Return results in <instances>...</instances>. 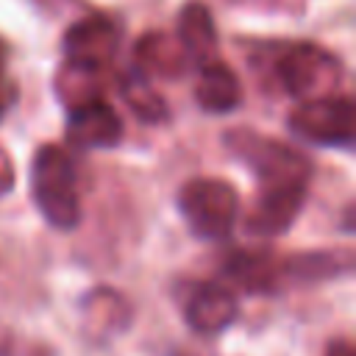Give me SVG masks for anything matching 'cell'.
<instances>
[{"label":"cell","instance_id":"obj_16","mask_svg":"<svg viewBox=\"0 0 356 356\" xmlns=\"http://www.w3.org/2000/svg\"><path fill=\"white\" fill-rule=\"evenodd\" d=\"M14 103H17V83L8 72V47L6 42H0V120Z\"/></svg>","mask_w":356,"mask_h":356},{"label":"cell","instance_id":"obj_2","mask_svg":"<svg viewBox=\"0 0 356 356\" xmlns=\"http://www.w3.org/2000/svg\"><path fill=\"white\" fill-rule=\"evenodd\" d=\"M178 211L186 228L206 242L225 239L239 220V195L228 181L192 178L178 189Z\"/></svg>","mask_w":356,"mask_h":356},{"label":"cell","instance_id":"obj_3","mask_svg":"<svg viewBox=\"0 0 356 356\" xmlns=\"http://www.w3.org/2000/svg\"><path fill=\"white\" fill-rule=\"evenodd\" d=\"M225 147L256 175L261 189L267 186H289V184H309L312 164L298 153L295 147L259 136L256 131H228L225 134Z\"/></svg>","mask_w":356,"mask_h":356},{"label":"cell","instance_id":"obj_17","mask_svg":"<svg viewBox=\"0 0 356 356\" xmlns=\"http://www.w3.org/2000/svg\"><path fill=\"white\" fill-rule=\"evenodd\" d=\"M325 356H356V350H353V345H350L348 337H337V339L328 342Z\"/></svg>","mask_w":356,"mask_h":356},{"label":"cell","instance_id":"obj_12","mask_svg":"<svg viewBox=\"0 0 356 356\" xmlns=\"http://www.w3.org/2000/svg\"><path fill=\"white\" fill-rule=\"evenodd\" d=\"M353 270V253L350 250H309V253H295L289 259H281V273L284 284H317L328 278L348 275Z\"/></svg>","mask_w":356,"mask_h":356},{"label":"cell","instance_id":"obj_1","mask_svg":"<svg viewBox=\"0 0 356 356\" xmlns=\"http://www.w3.org/2000/svg\"><path fill=\"white\" fill-rule=\"evenodd\" d=\"M31 195L39 214L58 231H72L81 222L78 181L72 159L58 145H42L31 161Z\"/></svg>","mask_w":356,"mask_h":356},{"label":"cell","instance_id":"obj_10","mask_svg":"<svg viewBox=\"0 0 356 356\" xmlns=\"http://www.w3.org/2000/svg\"><path fill=\"white\" fill-rule=\"evenodd\" d=\"M222 275H225L231 284H236L239 289L250 292V295L275 292V289L284 284L281 259H275V253H270V250H264V248L231 253L228 261L222 264Z\"/></svg>","mask_w":356,"mask_h":356},{"label":"cell","instance_id":"obj_8","mask_svg":"<svg viewBox=\"0 0 356 356\" xmlns=\"http://www.w3.org/2000/svg\"><path fill=\"white\" fill-rule=\"evenodd\" d=\"M67 142L78 150H92V147H114L122 139V120L100 97H86L78 103H70L67 111Z\"/></svg>","mask_w":356,"mask_h":356},{"label":"cell","instance_id":"obj_5","mask_svg":"<svg viewBox=\"0 0 356 356\" xmlns=\"http://www.w3.org/2000/svg\"><path fill=\"white\" fill-rule=\"evenodd\" d=\"M275 75L292 97L312 100L317 92H331L339 83L342 67L334 53L323 50L320 44L300 42L281 53L275 61Z\"/></svg>","mask_w":356,"mask_h":356},{"label":"cell","instance_id":"obj_11","mask_svg":"<svg viewBox=\"0 0 356 356\" xmlns=\"http://www.w3.org/2000/svg\"><path fill=\"white\" fill-rule=\"evenodd\" d=\"M195 100L209 114H225L234 111L242 103V83L236 72L217 58H209L200 64V78L195 86Z\"/></svg>","mask_w":356,"mask_h":356},{"label":"cell","instance_id":"obj_18","mask_svg":"<svg viewBox=\"0 0 356 356\" xmlns=\"http://www.w3.org/2000/svg\"><path fill=\"white\" fill-rule=\"evenodd\" d=\"M8 186H11V164L0 150V192H8Z\"/></svg>","mask_w":356,"mask_h":356},{"label":"cell","instance_id":"obj_4","mask_svg":"<svg viewBox=\"0 0 356 356\" xmlns=\"http://www.w3.org/2000/svg\"><path fill=\"white\" fill-rule=\"evenodd\" d=\"M289 131L320 147H353V100L348 95L312 97L286 120Z\"/></svg>","mask_w":356,"mask_h":356},{"label":"cell","instance_id":"obj_15","mask_svg":"<svg viewBox=\"0 0 356 356\" xmlns=\"http://www.w3.org/2000/svg\"><path fill=\"white\" fill-rule=\"evenodd\" d=\"M122 97L145 122H161L167 120V103L147 86V81L139 72H131L122 78Z\"/></svg>","mask_w":356,"mask_h":356},{"label":"cell","instance_id":"obj_9","mask_svg":"<svg viewBox=\"0 0 356 356\" xmlns=\"http://www.w3.org/2000/svg\"><path fill=\"white\" fill-rule=\"evenodd\" d=\"M236 314H239V300H236L234 289L222 281L197 284L184 303L186 325L203 337L222 334L236 320Z\"/></svg>","mask_w":356,"mask_h":356},{"label":"cell","instance_id":"obj_13","mask_svg":"<svg viewBox=\"0 0 356 356\" xmlns=\"http://www.w3.org/2000/svg\"><path fill=\"white\" fill-rule=\"evenodd\" d=\"M178 44L184 47L186 56L195 61H209L214 58L217 47V31L209 8L203 3H186L178 14Z\"/></svg>","mask_w":356,"mask_h":356},{"label":"cell","instance_id":"obj_6","mask_svg":"<svg viewBox=\"0 0 356 356\" xmlns=\"http://www.w3.org/2000/svg\"><path fill=\"white\" fill-rule=\"evenodd\" d=\"M120 31L117 25L103 17L92 14L81 22H75L64 33V56H67V70H81L86 75H95L106 70V64L114 58Z\"/></svg>","mask_w":356,"mask_h":356},{"label":"cell","instance_id":"obj_14","mask_svg":"<svg viewBox=\"0 0 356 356\" xmlns=\"http://www.w3.org/2000/svg\"><path fill=\"white\" fill-rule=\"evenodd\" d=\"M131 320V309L122 295L111 289H95L92 295L83 298V323L92 337L108 339L120 331H125Z\"/></svg>","mask_w":356,"mask_h":356},{"label":"cell","instance_id":"obj_7","mask_svg":"<svg viewBox=\"0 0 356 356\" xmlns=\"http://www.w3.org/2000/svg\"><path fill=\"white\" fill-rule=\"evenodd\" d=\"M309 184H289V186H267L259 192L253 209L245 214V231L259 239L281 236L292 228L298 214L306 206Z\"/></svg>","mask_w":356,"mask_h":356}]
</instances>
